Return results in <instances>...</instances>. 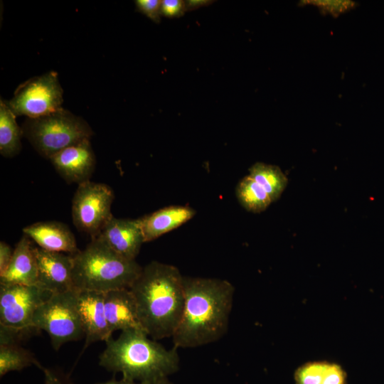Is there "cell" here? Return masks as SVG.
I'll return each instance as SVG.
<instances>
[{"mask_svg":"<svg viewBox=\"0 0 384 384\" xmlns=\"http://www.w3.org/2000/svg\"><path fill=\"white\" fill-rule=\"evenodd\" d=\"M234 292L226 279L184 277V304L171 337L174 347L196 348L220 339L228 329Z\"/></svg>","mask_w":384,"mask_h":384,"instance_id":"obj_1","label":"cell"},{"mask_svg":"<svg viewBox=\"0 0 384 384\" xmlns=\"http://www.w3.org/2000/svg\"><path fill=\"white\" fill-rule=\"evenodd\" d=\"M143 330L154 340L172 337L184 304V277L174 265L151 261L129 288Z\"/></svg>","mask_w":384,"mask_h":384,"instance_id":"obj_2","label":"cell"},{"mask_svg":"<svg viewBox=\"0 0 384 384\" xmlns=\"http://www.w3.org/2000/svg\"><path fill=\"white\" fill-rule=\"evenodd\" d=\"M105 343L100 366L121 373L123 378L152 384L178 370L177 348L166 349L143 330L122 331L117 338L111 337Z\"/></svg>","mask_w":384,"mask_h":384,"instance_id":"obj_3","label":"cell"},{"mask_svg":"<svg viewBox=\"0 0 384 384\" xmlns=\"http://www.w3.org/2000/svg\"><path fill=\"white\" fill-rule=\"evenodd\" d=\"M73 256L75 289L106 293L129 289L142 267L136 260L115 252L98 238L92 239Z\"/></svg>","mask_w":384,"mask_h":384,"instance_id":"obj_4","label":"cell"},{"mask_svg":"<svg viewBox=\"0 0 384 384\" xmlns=\"http://www.w3.org/2000/svg\"><path fill=\"white\" fill-rule=\"evenodd\" d=\"M21 129L36 151L48 159L68 146L90 139L93 134L86 121L63 108L38 118H27Z\"/></svg>","mask_w":384,"mask_h":384,"instance_id":"obj_5","label":"cell"},{"mask_svg":"<svg viewBox=\"0 0 384 384\" xmlns=\"http://www.w3.org/2000/svg\"><path fill=\"white\" fill-rule=\"evenodd\" d=\"M77 291L50 294L34 313L31 326L45 331L53 348L79 340L84 334L77 308Z\"/></svg>","mask_w":384,"mask_h":384,"instance_id":"obj_6","label":"cell"},{"mask_svg":"<svg viewBox=\"0 0 384 384\" xmlns=\"http://www.w3.org/2000/svg\"><path fill=\"white\" fill-rule=\"evenodd\" d=\"M114 198L112 188L90 181L78 185L72 201V218L75 227L92 239L98 237L114 217L111 208Z\"/></svg>","mask_w":384,"mask_h":384,"instance_id":"obj_7","label":"cell"},{"mask_svg":"<svg viewBox=\"0 0 384 384\" xmlns=\"http://www.w3.org/2000/svg\"><path fill=\"white\" fill-rule=\"evenodd\" d=\"M63 94L57 73L50 71L19 85L7 103L16 116L35 119L62 109Z\"/></svg>","mask_w":384,"mask_h":384,"instance_id":"obj_8","label":"cell"},{"mask_svg":"<svg viewBox=\"0 0 384 384\" xmlns=\"http://www.w3.org/2000/svg\"><path fill=\"white\" fill-rule=\"evenodd\" d=\"M50 295L37 285L0 284V326L18 331L32 329L34 313Z\"/></svg>","mask_w":384,"mask_h":384,"instance_id":"obj_9","label":"cell"},{"mask_svg":"<svg viewBox=\"0 0 384 384\" xmlns=\"http://www.w3.org/2000/svg\"><path fill=\"white\" fill-rule=\"evenodd\" d=\"M38 264L37 286L50 294L75 291L73 255L35 247Z\"/></svg>","mask_w":384,"mask_h":384,"instance_id":"obj_10","label":"cell"},{"mask_svg":"<svg viewBox=\"0 0 384 384\" xmlns=\"http://www.w3.org/2000/svg\"><path fill=\"white\" fill-rule=\"evenodd\" d=\"M58 174L68 183L90 181L96 164L90 139L68 146L50 159Z\"/></svg>","mask_w":384,"mask_h":384,"instance_id":"obj_11","label":"cell"},{"mask_svg":"<svg viewBox=\"0 0 384 384\" xmlns=\"http://www.w3.org/2000/svg\"><path fill=\"white\" fill-rule=\"evenodd\" d=\"M105 293L77 292V308L85 336V348L96 341H107L112 335L106 318Z\"/></svg>","mask_w":384,"mask_h":384,"instance_id":"obj_12","label":"cell"},{"mask_svg":"<svg viewBox=\"0 0 384 384\" xmlns=\"http://www.w3.org/2000/svg\"><path fill=\"white\" fill-rule=\"evenodd\" d=\"M121 256L135 260L144 242L138 219L113 217L97 238Z\"/></svg>","mask_w":384,"mask_h":384,"instance_id":"obj_13","label":"cell"},{"mask_svg":"<svg viewBox=\"0 0 384 384\" xmlns=\"http://www.w3.org/2000/svg\"><path fill=\"white\" fill-rule=\"evenodd\" d=\"M23 233L38 247L48 251L75 255L80 250L74 234L61 222H37L24 227Z\"/></svg>","mask_w":384,"mask_h":384,"instance_id":"obj_14","label":"cell"},{"mask_svg":"<svg viewBox=\"0 0 384 384\" xmlns=\"http://www.w3.org/2000/svg\"><path fill=\"white\" fill-rule=\"evenodd\" d=\"M104 305L106 318L112 334L115 331L143 330L136 301L129 289L112 290L105 293Z\"/></svg>","mask_w":384,"mask_h":384,"instance_id":"obj_15","label":"cell"},{"mask_svg":"<svg viewBox=\"0 0 384 384\" xmlns=\"http://www.w3.org/2000/svg\"><path fill=\"white\" fill-rule=\"evenodd\" d=\"M38 264L35 246L31 240L23 235L16 244L11 262L0 275V284L37 285Z\"/></svg>","mask_w":384,"mask_h":384,"instance_id":"obj_16","label":"cell"},{"mask_svg":"<svg viewBox=\"0 0 384 384\" xmlns=\"http://www.w3.org/2000/svg\"><path fill=\"white\" fill-rule=\"evenodd\" d=\"M196 210L187 206H170L138 218L144 242L152 241L188 222Z\"/></svg>","mask_w":384,"mask_h":384,"instance_id":"obj_17","label":"cell"},{"mask_svg":"<svg viewBox=\"0 0 384 384\" xmlns=\"http://www.w3.org/2000/svg\"><path fill=\"white\" fill-rule=\"evenodd\" d=\"M295 384H348L347 375L338 364L326 361L306 362L294 374Z\"/></svg>","mask_w":384,"mask_h":384,"instance_id":"obj_18","label":"cell"},{"mask_svg":"<svg viewBox=\"0 0 384 384\" xmlns=\"http://www.w3.org/2000/svg\"><path fill=\"white\" fill-rule=\"evenodd\" d=\"M7 102L0 101V152L4 157H13L21 149L22 129Z\"/></svg>","mask_w":384,"mask_h":384,"instance_id":"obj_19","label":"cell"},{"mask_svg":"<svg viewBox=\"0 0 384 384\" xmlns=\"http://www.w3.org/2000/svg\"><path fill=\"white\" fill-rule=\"evenodd\" d=\"M270 196L272 202L281 196L288 179L281 169L275 165L257 162L249 168V174Z\"/></svg>","mask_w":384,"mask_h":384,"instance_id":"obj_20","label":"cell"},{"mask_svg":"<svg viewBox=\"0 0 384 384\" xmlns=\"http://www.w3.org/2000/svg\"><path fill=\"white\" fill-rule=\"evenodd\" d=\"M236 196L245 210L255 213L264 211L272 203L264 188L249 175L239 181L236 187Z\"/></svg>","mask_w":384,"mask_h":384,"instance_id":"obj_21","label":"cell"},{"mask_svg":"<svg viewBox=\"0 0 384 384\" xmlns=\"http://www.w3.org/2000/svg\"><path fill=\"white\" fill-rule=\"evenodd\" d=\"M41 366L28 350L15 344H0V376L11 371L21 370L31 365Z\"/></svg>","mask_w":384,"mask_h":384,"instance_id":"obj_22","label":"cell"},{"mask_svg":"<svg viewBox=\"0 0 384 384\" xmlns=\"http://www.w3.org/2000/svg\"><path fill=\"white\" fill-rule=\"evenodd\" d=\"M302 4H312L317 6L324 14L334 16L345 13L356 6L352 1H302Z\"/></svg>","mask_w":384,"mask_h":384,"instance_id":"obj_23","label":"cell"},{"mask_svg":"<svg viewBox=\"0 0 384 384\" xmlns=\"http://www.w3.org/2000/svg\"><path fill=\"white\" fill-rule=\"evenodd\" d=\"M137 9L149 18L155 23H159L161 20L160 0H137L135 1Z\"/></svg>","mask_w":384,"mask_h":384,"instance_id":"obj_24","label":"cell"},{"mask_svg":"<svg viewBox=\"0 0 384 384\" xmlns=\"http://www.w3.org/2000/svg\"><path fill=\"white\" fill-rule=\"evenodd\" d=\"M185 11L186 3L182 0H164L161 1V15L168 18L179 17Z\"/></svg>","mask_w":384,"mask_h":384,"instance_id":"obj_25","label":"cell"},{"mask_svg":"<svg viewBox=\"0 0 384 384\" xmlns=\"http://www.w3.org/2000/svg\"><path fill=\"white\" fill-rule=\"evenodd\" d=\"M14 250L4 241L0 242V275L3 274L12 259Z\"/></svg>","mask_w":384,"mask_h":384,"instance_id":"obj_26","label":"cell"},{"mask_svg":"<svg viewBox=\"0 0 384 384\" xmlns=\"http://www.w3.org/2000/svg\"><path fill=\"white\" fill-rule=\"evenodd\" d=\"M41 369L44 374V384H68L55 371L42 366Z\"/></svg>","mask_w":384,"mask_h":384,"instance_id":"obj_27","label":"cell"},{"mask_svg":"<svg viewBox=\"0 0 384 384\" xmlns=\"http://www.w3.org/2000/svg\"><path fill=\"white\" fill-rule=\"evenodd\" d=\"M213 1L209 0H189L186 1V11H191L193 9H197L202 6H208L212 4Z\"/></svg>","mask_w":384,"mask_h":384,"instance_id":"obj_28","label":"cell"},{"mask_svg":"<svg viewBox=\"0 0 384 384\" xmlns=\"http://www.w3.org/2000/svg\"><path fill=\"white\" fill-rule=\"evenodd\" d=\"M68 384H73V383H68ZM96 384H150V383H140V382L134 381V380H132L131 379H128V378L122 377L120 380H116V379L113 378V379L110 380L108 381L103 382V383H96Z\"/></svg>","mask_w":384,"mask_h":384,"instance_id":"obj_29","label":"cell"},{"mask_svg":"<svg viewBox=\"0 0 384 384\" xmlns=\"http://www.w3.org/2000/svg\"><path fill=\"white\" fill-rule=\"evenodd\" d=\"M152 384H173L171 383L167 378H164L160 380H158L157 381L153 383Z\"/></svg>","mask_w":384,"mask_h":384,"instance_id":"obj_30","label":"cell"}]
</instances>
